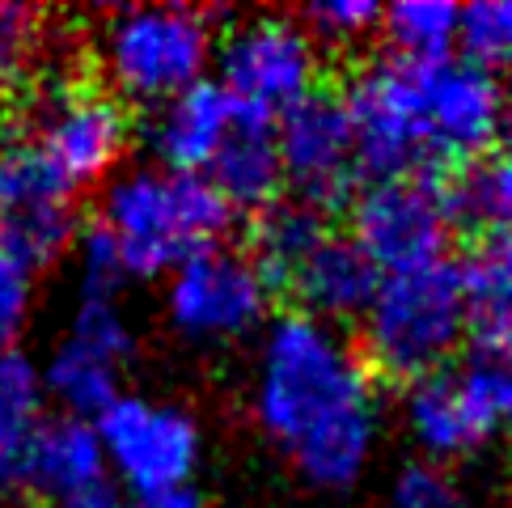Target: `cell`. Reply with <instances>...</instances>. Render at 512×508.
Listing matches in <instances>:
<instances>
[{
	"instance_id": "cell-1",
	"label": "cell",
	"mask_w": 512,
	"mask_h": 508,
	"mask_svg": "<svg viewBox=\"0 0 512 508\" xmlns=\"http://www.w3.org/2000/svg\"><path fill=\"white\" fill-rule=\"evenodd\" d=\"M254 420L314 487H352L377 441V390L360 352L305 314L271 322Z\"/></svg>"
},
{
	"instance_id": "cell-2",
	"label": "cell",
	"mask_w": 512,
	"mask_h": 508,
	"mask_svg": "<svg viewBox=\"0 0 512 508\" xmlns=\"http://www.w3.org/2000/svg\"><path fill=\"white\" fill-rule=\"evenodd\" d=\"M98 221L111 229L127 280H153L191 254L225 246L237 208L208 174L132 170L111 183Z\"/></svg>"
},
{
	"instance_id": "cell-3",
	"label": "cell",
	"mask_w": 512,
	"mask_h": 508,
	"mask_svg": "<svg viewBox=\"0 0 512 508\" xmlns=\"http://www.w3.org/2000/svg\"><path fill=\"white\" fill-rule=\"evenodd\" d=\"M466 339V284L462 263L436 259L428 267L386 276L360 322V360L373 381L415 386L445 373Z\"/></svg>"
},
{
	"instance_id": "cell-4",
	"label": "cell",
	"mask_w": 512,
	"mask_h": 508,
	"mask_svg": "<svg viewBox=\"0 0 512 508\" xmlns=\"http://www.w3.org/2000/svg\"><path fill=\"white\" fill-rule=\"evenodd\" d=\"M13 106H30L34 123H39L34 144L56 161V170L72 187L102 183L132 144V111L94 72L56 68L47 77H34Z\"/></svg>"
},
{
	"instance_id": "cell-5",
	"label": "cell",
	"mask_w": 512,
	"mask_h": 508,
	"mask_svg": "<svg viewBox=\"0 0 512 508\" xmlns=\"http://www.w3.org/2000/svg\"><path fill=\"white\" fill-rule=\"evenodd\" d=\"M212 17L221 9H123L106 22L102 60L123 102H170L204 81L212 56Z\"/></svg>"
},
{
	"instance_id": "cell-6",
	"label": "cell",
	"mask_w": 512,
	"mask_h": 508,
	"mask_svg": "<svg viewBox=\"0 0 512 508\" xmlns=\"http://www.w3.org/2000/svg\"><path fill=\"white\" fill-rule=\"evenodd\" d=\"M343 102L356 136V174L364 187L432 178V153L411 60H377L352 72L343 85Z\"/></svg>"
},
{
	"instance_id": "cell-7",
	"label": "cell",
	"mask_w": 512,
	"mask_h": 508,
	"mask_svg": "<svg viewBox=\"0 0 512 508\" xmlns=\"http://www.w3.org/2000/svg\"><path fill=\"white\" fill-rule=\"evenodd\" d=\"M419 115H424L432 174L466 170L491 153V144L504 132L508 89L496 72L470 60H411Z\"/></svg>"
},
{
	"instance_id": "cell-8",
	"label": "cell",
	"mask_w": 512,
	"mask_h": 508,
	"mask_svg": "<svg viewBox=\"0 0 512 508\" xmlns=\"http://www.w3.org/2000/svg\"><path fill=\"white\" fill-rule=\"evenodd\" d=\"M276 140L284 183L297 191L301 204L318 208L322 216L352 208V199L360 195L356 136L343 89L335 81H322L301 102H292L276 119Z\"/></svg>"
},
{
	"instance_id": "cell-9",
	"label": "cell",
	"mask_w": 512,
	"mask_h": 508,
	"mask_svg": "<svg viewBox=\"0 0 512 508\" xmlns=\"http://www.w3.org/2000/svg\"><path fill=\"white\" fill-rule=\"evenodd\" d=\"M106 462L136 496H157L187 487L199 466V424L191 411L161 407L140 394H119L98 420Z\"/></svg>"
},
{
	"instance_id": "cell-10",
	"label": "cell",
	"mask_w": 512,
	"mask_h": 508,
	"mask_svg": "<svg viewBox=\"0 0 512 508\" xmlns=\"http://www.w3.org/2000/svg\"><path fill=\"white\" fill-rule=\"evenodd\" d=\"M216 60H221V85L237 102H250L276 119L309 89L322 85L318 43L309 39L297 17L267 13L233 26Z\"/></svg>"
},
{
	"instance_id": "cell-11",
	"label": "cell",
	"mask_w": 512,
	"mask_h": 508,
	"mask_svg": "<svg viewBox=\"0 0 512 508\" xmlns=\"http://www.w3.org/2000/svg\"><path fill=\"white\" fill-rule=\"evenodd\" d=\"M166 305H170V322L187 339L216 343V339L250 335L267 318L271 293L246 250L216 246L204 254H191L174 271Z\"/></svg>"
},
{
	"instance_id": "cell-12",
	"label": "cell",
	"mask_w": 512,
	"mask_h": 508,
	"mask_svg": "<svg viewBox=\"0 0 512 508\" xmlns=\"http://www.w3.org/2000/svg\"><path fill=\"white\" fill-rule=\"evenodd\" d=\"M352 238L381 276L428 267L445 259L449 221L424 178L407 183H373L352 199Z\"/></svg>"
},
{
	"instance_id": "cell-13",
	"label": "cell",
	"mask_w": 512,
	"mask_h": 508,
	"mask_svg": "<svg viewBox=\"0 0 512 508\" xmlns=\"http://www.w3.org/2000/svg\"><path fill=\"white\" fill-rule=\"evenodd\" d=\"M106 475V449L98 441V428L72 415L56 420H39L30 437L0 458V487L13 496H34V500H72L102 487Z\"/></svg>"
},
{
	"instance_id": "cell-14",
	"label": "cell",
	"mask_w": 512,
	"mask_h": 508,
	"mask_svg": "<svg viewBox=\"0 0 512 508\" xmlns=\"http://www.w3.org/2000/svg\"><path fill=\"white\" fill-rule=\"evenodd\" d=\"M237 98L221 81H195L170 102H161V111L149 123V144L157 161L170 174H204L233 127Z\"/></svg>"
},
{
	"instance_id": "cell-15",
	"label": "cell",
	"mask_w": 512,
	"mask_h": 508,
	"mask_svg": "<svg viewBox=\"0 0 512 508\" xmlns=\"http://www.w3.org/2000/svg\"><path fill=\"white\" fill-rule=\"evenodd\" d=\"M381 271L364 259V250L343 238V233H331L309 263L292 276L284 305H292V314H305V318H318V322H343V318H364L369 305L381 288Z\"/></svg>"
},
{
	"instance_id": "cell-16",
	"label": "cell",
	"mask_w": 512,
	"mask_h": 508,
	"mask_svg": "<svg viewBox=\"0 0 512 508\" xmlns=\"http://www.w3.org/2000/svg\"><path fill=\"white\" fill-rule=\"evenodd\" d=\"M208 178L237 212L271 208L284 187V161H280V140H276V115L259 111L250 102H237L233 127L221 144V153L208 166Z\"/></svg>"
},
{
	"instance_id": "cell-17",
	"label": "cell",
	"mask_w": 512,
	"mask_h": 508,
	"mask_svg": "<svg viewBox=\"0 0 512 508\" xmlns=\"http://www.w3.org/2000/svg\"><path fill=\"white\" fill-rule=\"evenodd\" d=\"M326 238H331V216H322L318 208L301 204V199H276L271 208H263L250 225V263L263 276L271 301H284L292 276L309 263Z\"/></svg>"
},
{
	"instance_id": "cell-18",
	"label": "cell",
	"mask_w": 512,
	"mask_h": 508,
	"mask_svg": "<svg viewBox=\"0 0 512 508\" xmlns=\"http://www.w3.org/2000/svg\"><path fill=\"white\" fill-rule=\"evenodd\" d=\"M466 339L474 352H512V233L483 238L462 259Z\"/></svg>"
},
{
	"instance_id": "cell-19",
	"label": "cell",
	"mask_w": 512,
	"mask_h": 508,
	"mask_svg": "<svg viewBox=\"0 0 512 508\" xmlns=\"http://www.w3.org/2000/svg\"><path fill=\"white\" fill-rule=\"evenodd\" d=\"M407 420H411V437L419 441V449H424L436 466L445 458H457V453H470V449L483 445L449 369L415 381L407 390Z\"/></svg>"
},
{
	"instance_id": "cell-20",
	"label": "cell",
	"mask_w": 512,
	"mask_h": 508,
	"mask_svg": "<svg viewBox=\"0 0 512 508\" xmlns=\"http://www.w3.org/2000/svg\"><path fill=\"white\" fill-rule=\"evenodd\" d=\"M43 386L64 407V415L94 424L98 415L119 398V365L98 356V352L81 348L77 339H64L56 348V356L47 360Z\"/></svg>"
},
{
	"instance_id": "cell-21",
	"label": "cell",
	"mask_w": 512,
	"mask_h": 508,
	"mask_svg": "<svg viewBox=\"0 0 512 508\" xmlns=\"http://www.w3.org/2000/svg\"><path fill=\"white\" fill-rule=\"evenodd\" d=\"M72 187L34 140H13L0 153V221L72 208Z\"/></svg>"
},
{
	"instance_id": "cell-22",
	"label": "cell",
	"mask_w": 512,
	"mask_h": 508,
	"mask_svg": "<svg viewBox=\"0 0 512 508\" xmlns=\"http://www.w3.org/2000/svg\"><path fill=\"white\" fill-rule=\"evenodd\" d=\"M462 9L445 0H402L381 13V34L394 51V60H445L453 56Z\"/></svg>"
},
{
	"instance_id": "cell-23",
	"label": "cell",
	"mask_w": 512,
	"mask_h": 508,
	"mask_svg": "<svg viewBox=\"0 0 512 508\" xmlns=\"http://www.w3.org/2000/svg\"><path fill=\"white\" fill-rule=\"evenodd\" d=\"M453 381L483 441L512 428V352H470Z\"/></svg>"
},
{
	"instance_id": "cell-24",
	"label": "cell",
	"mask_w": 512,
	"mask_h": 508,
	"mask_svg": "<svg viewBox=\"0 0 512 508\" xmlns=\"http://www.w3.org/2000/svg\"><path fill=\"white\" fill-rule=\"evenodd\" d=\"M43 373L17 348L0 352V458L17 449L43 420Z\"/></svg>"
},
{
	"instance_id": "cell-25",
	"label": "cell",
	"mask_w": 512,
	"mask_h": 508,
	"mask_svg": "<svg viewBox=\"0 0 512 508\" xmlns=\"http://www.w3.org/2000/svg\"><path fill=\"white\" fill-rule=\"evenodd\" d=\"M43 26L39 13L26 5H0V102H17L39 77L34 60H39Z\"/></svg>"
},
{
	"instance_id": "cell-26",
	"label": "cell",
	"mask_w": 512,
	"mask_h": 508,
	"mask_svg": "<svg viewBox=\"0 0 512 508\" xmlns=\"http://www.w3.org/2000/svg\"><path fill=\"white\" fill-rule=\"evenodd\" d=\"M457 43H462L470 64L487 72L512 68V0H474V5H466Z\"/></svg>"
},
{
	"instance_id": "cell-27",
	"label": "cell",
	"mask_w": 512,
	"mask_h": 508,
	"mask_svg": "<svg viewBox=\"0 0 512 508\" xmlns=\"http://www.w3.org/2000/svg\"><path fill=\"white\" fill-rule=\"evenodd\" d=\"M381 5L373 0H322V5H305L297 13V22L305 26V34L314 43H326V47H347L364 39L369 30L381 26Z\"/></svg>"
},
{
	"instance_id": "cell-28",
	"label": "cell",
	"mask_w": 512,
	"mask_h": 508,
	"mask_svg": "<svg viewBox=\"0 0 512 508\" xmlns=\"http://www.w3.org/2000/svg\"><path fill=\"white\" fill-rule=\"evenodd\" d=\"M68 339H77L81 348L115 360L119 369L127 365V360H136V335H132V326H127V318L119 314L115 301H85L81 297V310H77V318H72Z\"/></svg>"
},
{
	"instance_id": "cell-29",
	"label": "cell",
	"mask_w": 512,
	"mask_h": 508,
	"mask_svg": "<svg viewBox=\"0 0 512 508\" xmlns=\"http://www.w3.org/2000/svg\"><path fill=\"white\" fill-rule=\"evenodd\" d=\"M127 284L123 254L111 238V229L94 221L81 233V288L85 301H115V293Z\"/></svg>"
},
{
	"instance_id": "cell-30",
	"label": "cell",
	"mask_w": 512,
	"mask_h": 508,
	"mask_svg": "<svg viewBox=\"0 0 512 508\" xmlns=\"http://www.w3.org/2000/svg\"><path fill=\"white\" fill-rule=\"evenodd\" d=\"M386 508H466V496L445 466L436 462H411L398 470V479L386 496Z\"/></svg>"
},
{
	"instance_id": "cell-31",
	"label": "cell",
	"mask_w": 512,
	"mask_h": 508,
	"mask_svg": "<svg viewBox=\"0 0 512 508\" xmlns=\"http://www.w3.org/2000/svg\"><path fill=\"white\" fill-rule=\"evenodd\" d=\"M30 293H34V276L22 263H13L9 254H0V352L13 348L17 331H22L30 314Z\"/></svg>"
},
{
	"instance_id": "cell-32",
	"label": "cell",
	"mask_w": 512,
	"mask_h": 508,
	"mask_svg": "<svg viewBox=\"0 0 512 508\" xmlns=\"http://www.w3.org/2000/svg\"><path fill=\"white\" fill-rule=\"evenodd\" d=\"M127 508H208L204 496L195 487H174V492H157V496H136Z\"/></svg>"
},
{
	"instance_id": "cell-33",
	"label": "cell",
	"mask_w": 512,
	"mask_h": 508,
	"mask_svg": "<svg viewBox=\"0 0 512 508\" xmlns=\"http://www.w3.org/2000/svg\"><path fill=\"white\" fill-rule=\"evenodd\" d=\"M60 508H127V504L119 500V492H115L111 483H102V487H89V492L64 500Z\"/></svg>"
},
{
	"instance_id": "cell-34",
	"label": "cell",
	"mask_w": 512,
	"mask_h": 508,
	"mask_svg": "<svg viewBox=\"0 0 512 508\" xmlns=\"http://www.w3.org/2000/svg\"><path fill=\"white\" fill-rule=\"evenodd\" d=\"M500 144H504L500 153H508V157H512V106H508V115H504V132H500Z\"/></svg>"
},
{
	"instance_id": "cell-35",
	"label": "cell",
	"mask_w": 512,
	"mask_h": 508,
	"mask_svg": "<svg viewBox=\"0 0 512 508\" xmlns=\"http://www.w3.org/2000/svg\"><path fill=\"white\" fill-rule=\"evenodd\" d=\"M9 144H13V136H9V119H5V115H0V153H5V149H9Z\"/></svg>"
},
{
	"instance_id": "cell-36",
	"label": "cell",
	"mask_w": 512,
	"mask_h": 508,
	"mask_svg": "<svg viewBox=\"0 0 512 508\" xmlns=\"http://www.w3.org/2000/svg\"><path fill=\"white\" fill-rule=\"evenodd\" d=\"M508 106H512V81H508Z\"/></svg>"
}]
</instances>
